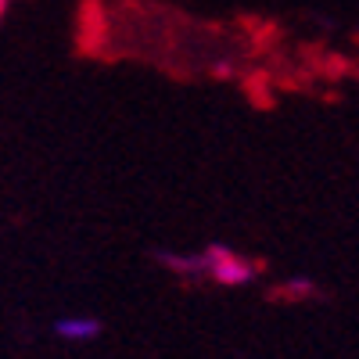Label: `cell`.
Wrapping results in <instances>:
<instances>
[{
  "instance_id": "6da1fadb",
  "label": "cell",
  "mask_w": 359,
  "mask_h": 359,
  "mask_svg": "<svg viewBox=\"0 0 359 359\" xmlns=\"http://www.w3.org/2000/svg\"><path fill=\"white\" fill-rule=\"evenodd\" d=\"M205 259H208V280H216L223 287H245L259 273V266L245 255H237L230 245H208Z\"/></svg>"
},
{
  "instance_id": "5b68a950",
  "label": "cell",
  "mask_w": 359,
  "mask_h": 359,
  "mask_svg": "<svg viewBox=\"0 0 359 359\" xmlns=\"http://www.w3.org/2000/svg\"><path fill=\"white\" fill-rule=\"evenodd\" d=\"M4 11H8V0H0V18H4Z\"/></svg>"
},
{
  "instance_id": "3957f363",
  "label": "cell",
  "mask_w": 359,
  "mask_h": 359,
  "mask_svg": "<svg viewBox=\"0 0 359 359\" xmlns=\"http://www.w3.org/2000/svg\"><path fill=\"white\" fill-rule=\"evenodd\" d=\"M158 262L169 269V273L184 277V280H201V277H208L205 248H201V252H158Z\"/></svg>"
},
{
  "instance_id": "7a4b0ae2",
  "label": "cell",
  "mask_w": 359,
  "mask_h": 359,
  "mask_svg": "<svg viewBox=\"0 0 359 359\" xmlns=\"http://www.w3.org/2000/svg\"><path fill=\"white\" fill-rule=\"evenodd\" d=\"M50 331L69 341V345H86V341H94L104 334V323L97 316H62V320H54Z\"/></svg>"
},
{
  "instance_id": "277c9868",
  "label": "cell",
  "mask_w": 359,
  "mask_h": 359,
  "mask_svg": "<svg viewBox=\"0 0 359 359\" xmlns=\"http://www.w3.org/2000/svg\"><path fill=\"white\" fill-rule=\"evenodd\" d=\"M280 294H284V298H316V294H320V287H316L309 277H298V280L284 284V287H280Z\"/></svg>"
}]
</instances>
